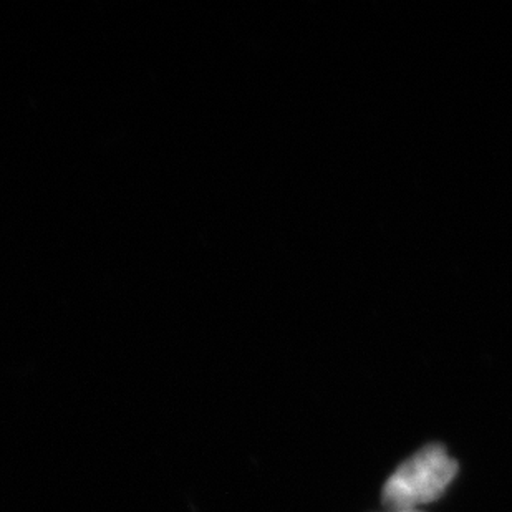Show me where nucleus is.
Listing matches in <instances>:
<instances>
[{
  "label": "nucleus",
  "mask_w": 512,
  "mask_h": 512,
  "mask_svg": "<svg viewBox=\"0 0 512 512\" xmlns=\"http://www.w3.org/2000/svg\"><path fill=\"white\" fill-rule=\"evenodd\" d=\"M392 512H423L420 509H392Z\"/></svg>",
  "instance_id": "nucleus-2"
},
{
  "label": "nucleus",
  "mask_w": 512,
  "mask_h": 512,
  "mask_svg": "<svg viewBox=\"0 0 512 512\" xmlns=\"http://www.w3.org/2000/svg\"><path fill=\"white\" fill-rule=\"evenodd\" d=\"M458 474V463L445 446L421 448L406 459L388 478L383 488V503L390 509H418L440 499Z\"/></svg>",
  "instance_id": "nucleus-1"
}]
</instances>
